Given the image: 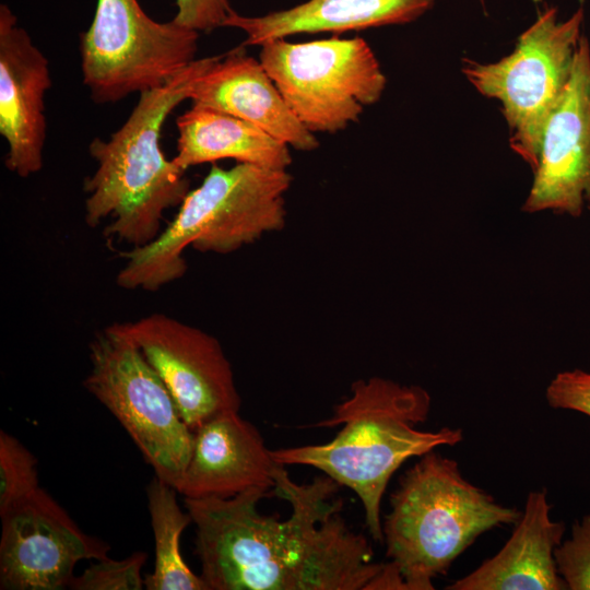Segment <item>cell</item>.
<instances>
[{"instance_id": "cell-1", "label": "cell", "mask_w": 590, "mask_h": 590, "mask_svg": "<svg viewBox=\"0 0 590 590\" xmlns=\"http://www.w3.org/2000/svg\"><path fill=\"white\" fill-rule=\"evenodd\" d=\"M284 467L273 472V492L291 505L286 520L258 511L263 488L185 497L208 589L374 590L385 563L373 562L367 539L342 518V500L332 499L341 485L326 474L298 484Z\"/></svg>"}, {"instance_id": "cell-2", "label": "cell", "mask_w": 590, "mask_h": 590, "mask_svg": "<svg viewBox=\"0 0 590 590\" xmlns=\"http://www.w3.org/2000/svg\"><path fill=\"white\" fill-rule=\"evenodd\" d=\"M432 398L418 385L382 377L359 379L351 394L337 404L331 417L316 427H342L327 444L271 450L283 465L302 464L320 470L358 496L366 527L375 542H384L381 500L394 472L409 459L463 439L460 427L422 429Z\"/></svg>"}, {"instance_id": "cell-3", "label": "cell", "mask_w": 590, "mask_h": 590, "mask_svg": "<svg viewBox=\"0 0 590 590\" xmlns=\"http://www.w3.org/2000/svg\"><path fill=\"white\" fill-rule=\"evenodd\" d=\"M220 57L196 59L167 83L140 93L125 123L108 140L90 143L96 168L84 180V219L92 228L110 219L103 231L108 240L132 247L151 243L164 213L189 192L185 170L161 148V133L172 111L189 98L193 81Z\"/></svg>"}, {"instance_id": "cell-4", "label": "cell", "mask_w": 590, "mask_h": 590, "mask_svg": "<svg viewBox=\"0 0 590 590\" xmlns=\"http://www.w3.org/2000/svg\"><path fill=\"white\" fill-rule=\"evenodd\" d=\"M287 170L237 163L212 165L189 190L173 221L151 243L120 252L125 264L116 283L125 290L157 291L187 271L184 251L229 253L285 226Z\"/></svg>"}, {"instance_id": "cell-5", "label": "cell", "mask_w": 590, "mask_h": 590, "mask_svg": "<svg viewBox=\"0 0 590 590\" xmlns=\"http://www.w3.org/2000/svg\"><path fill=\"white\" fill-rule=\"evenodd\" d=\"M382 522L386 556L406 590H432L481 534L516 524L521 511L467 480L456 460L432 450L400 479Z\"/></svg>"}, {"instance_id": "cell-6", "label": "cell", "mask_w": 590, "mask_h": 590, "mask_svg": "<svg viewBox=\"0 0 590 590\" xmlns=\"http://www.w3.org/2000/svg\"><path fill=\"white\" fill-rule=\"evenodd\" d=\"M582 20V8L566 20L548 8L518 37L509 55L489 63L463 60L462 73L473 87L500 103L510 148L532 172L546 123L571 76Z\"/></svg>"}, {"instance_id": "cell-7", "label": "cell", "mask_w": 590, "mask_h": 590, "mask_svg": "<svg viewBox=\"0 0 590 590\" xmlns=\"http://www.w3.org/2000/svg\"><path fill=\"white\" fill-rule=\"evenodd\" d=\"M84 388L121 424L155 475L176 487L194 433L167 387L117 322L94 333Z\"/></svg>"}, {"instance_id": "cell-8", "label": "cell", "mask_w": 590, "mask_h": 590, "mask_svg": "<svg viewBox=\"0 0 590 590\" xmlns=\"http://www.w3.org/2000/svg\"><path fill=\"white\" fill-rule=\"evenodd\" d=\"M259 60L291 111L310 132L334 133L380 99L387 80L361 37L260 45Z\"/></svg>"}, {"instance_id": "cell-9", "label": "cell", "mask_w": 590, "mask_h": 590, "mask_svg": "<svg viewBox=\"0 0 590 590\" xmlns=\"http://www.w3.org/2000/svg\"><path fill=\"white\" fill-rule=\"evenodd\" d=\"M198 39L173 20H152L138 0H97L81 35L83 84L98 104L162 86L197 59Z\"/></svg>"}, {"instance_id": "cell-10", "label": "cell", "mask_w": 590, "mask_h": 590, "mask_svg": "<svg viewBox=\"0 0 590 590\" xmlns=\"http://www.w3.org/2000/svg\"><path fill=\"white\" fill-rule=\"evenodd\" d=\"M117 324L161 377L192 432L216 415L239 412L232 365L213 335L162 312Z\"/></svg>"}, {"instance_id": "cell-11", "label": "cell", "mask_w": 590, "mask_h": 590, "mask_svg": "<svg viewBox=\"0 0 590 590\" xmlns=\"http://www.w3.org/2000/svg\"><path fill=\"white\" fill-rule=\"evenodd\" d=\"M1 520V590L69 588L80 560L104 559L110 551L107 542L83 532L42 487Z\"/></svg>"}, {"instance_id": "cell-12", "label": "cell", "mask_w": 590, "mask_h": 590, "mask_svg": "<svg viewBox=\"0 0 590 590\" xmlns=\"http://www.w3.org/2000/svg\"><path fill=\"white\" fill-rule=\"evenodd\" d=\"M522 211L578 217L590 203V45L581 36L570 80L543 132Z\"/></svg>"}, {"instance_id": "cell-13", "label": "cell", "mask_w": 590, "mask_h": 590, "mask_svg": "<svg viewBox=\"0 0 590 590\" xmlns=\"http://www.w3.org/2000/svg\"><path fill=\"white\" fill-rule=\"evenodd\" d=\"M51 85L49 62L28 33L0 5V134L7 168L26 178L40 172L46 140L44 97Z\"/></svg>"}, {"instance_id": "cell-14", "label": "cell", "mask_w": 590, "mask_h": 590, "mask_svg": "<svg viewBox=\"0 0 590 590\" xmlns=\"http://www.w3.org/2000/svg\"><path fill=\"white\" fill-rule=\"evenodd\" d=\"M188 465L176 491L189 498H229L250 488L273 491L280 464L257 427L239 412L222 413L194 432Z\"/></svg>"}, {"instance_id": "cell-15", "label": "cell", "mask_w": 590, "mask_h": 590, "mask_svg": "<svg viewBox=\"0 0 590 590\" xmlns=\"http://www.w3.org/2000/svg\"><path fill=\"white\" fill-rule=\"evenodd\" d=\"M188 99L248 121L296 150L312 151L319 145L291 111L260 60L240 51L220 57L199 75Z\"/></svg>"}, {"instance_id": "cell-16", "label": "cell", "mask_w": 590, "mask_h": 590, "mask_svg": "<svg viewBox=\"0 0 590 590\" xmlns=\"http://www.w3.org/2000/svg\"><path fill=\"white\" fill-rule=\"evenodd\" d=\"M545 488L529 492L523 510L504 546L447 590H565L554 552L565 524L551 516Z\"/></svg>"}, {"instance_id": "cell-17", "label": "cell", "mask_w": 590, "mask_h": 590, "mask_svg": "<svg viewBox=\"0 0 590 590\" xmlns=\"http://www.w3.org/2000/svg\"><path fill=\"white\" fill-rule=\"evenodd\" d=\"M434 0H307L291 9L262 16L234 10L223 23L246 34L244 45H262L296 34L359 31L417 20Z\"/></svg>"}, {"instance_id": "cell-18", "label": "cell", "mask_w": 590, "mask_h": 590, "mask_svg": "<svg viewBox=\"0 0 590 590\" xmlns=\"http://www.w3.org/2000/svg\"><path fill=\"white\" fill-rule=\"evenodd\" d=\"M174 163L182 170L203 163L232 158L263 168L286 170L292 163L286 143L259 127L204 106L178 117Z\"/></svg>"}, {"instance_id": "cell-19", "label": "cell", "mask_w": 590, "mask_h": 590, "mask_svg": "<svg viewBox=\"0 0 590 590\" xmlns=\"http://www.w3.org/2000/svg\"><path fill=\"white\" fill-rule=\"evenodd\" d=\"M176 488L156 475L146 487L148 508L155 544L152 574L144 577L146 590H209L201 576L185 562L180 550L184 530L192 523L176 499Z\"/></svg>"}, {"instance_id": "cell-20", "label": "cell", "mask_w": 590, "mask_h": 590, "mask_svg": "<svg viewBox=\"0 0 590 590\" xmlns=\"http://www.w3.org/2000/svg\"><path fill=\"white\" fill-rule=\"evenodd\" d=\"M34 455L14 436L0 430V517L28 499L40 486Z\"/></svg>"}, {"instance_id": "cell-21", "label": "cell", "mask_w": 590, "mask_h": 590, "mask_svg": "<svg viewBox=\"0 0 590 590\" xmlns=\"http://www.w3.org/2000/svg\"><path fill=\"white\" fill-rule=\"evenodd\" d=\"M148 559L145 552H134L130 556L115 560L99 559L91 564L80 576L70 581L72 590H141L144 578L141 569Z\"/></svg>"}, {"instance_id": "cell-22", "label": "cell", "mask_w": 590, "mask_h": 590, "mask_svg": "<svg viewBox=\"0 0 590 590\" xmlns=\"http://www.w3.org/2000/svg\"><path fill=\"white\" fill-rule=\"evenodd\" d=\"M557 570L569 590H590V514L576 520L570 536L554 552Z\"/></svg>"}, {"instance_id": "cell-23", "label": "cell", "mask_w": 590, "mask_h": 590, "mask_svg": "<svg viewBox=\"0 0 590 590\" xmlns=\"http://www.w3.org/2000/svg\"><path fill=\"white\" fill-rule=\"evenodd\" d=\"M553 409L580 412L590 417V373L579 368L556 374L545 390Z\"/></svg>"}, {"instance_id": "cell-24", "label": "cell", "mask_w": 590, "mask_h": 590, "mask_svg": "<svg viewBox=\"0 0 590 590\" xmlns=\"http://www.w3.org/2000/svg\"><path fill=\"white\" fill-rule=\"evenodd\" d=\"M176 5L173 21L198 33L223 26L233 11L228 0H176Z\"/></svg>"}]
</instances>
